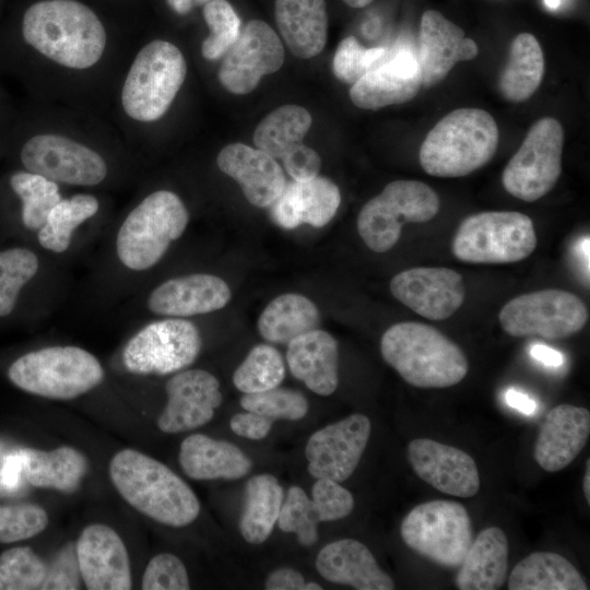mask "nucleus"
<instances>
[{
  "label": "nucleus",
  "instance_id": "obj_1",
  "mask_svg": "<svg viewBox=\"0 0 590 590\" xmlns=\"http://www.w3.org/2000/svg\"><path fill=\"white\" fill-rule=\"evenodd\" d=\"M25 42L52 61L86 69L102 57L107 35L97 15L76 0H43L24 13Z\"/></svg>",
  "mask_w": 590,
  "mask_h": 590
},
{
  "label": "nucleus",
  "instance_id": "obj_2",
  "mask_svg": "<svg viewBox=\"0 0 590 590\" xmlns=\"http://www.w3.org/2000/svg\"><path fill=\"white\" fill-rule=\"evenodd\" d=\"M109 475L122 498L149 518L170 527H185L200 512V503L175 472L133 449L117 452Z\"/></svg>",
  "mask_w": 590,
  "mask_h": 590
},
{
  "label": "nucleus",
  "instance_id": "obj_3",
  "mask_svg": "<svg viewBox=\"0 0 590 590\" xmlns=\"http://www.w3.org/2000/svg\"><path fill=\"white\" fill-rule=\"evenodd\" d=\"M385 362L408 384L418 388H447L468 374L463 351L437 329L420 322H398L380 341Z\"/></svg>",
  "mask_w": 590,
  "mask_h": 590
},
{
  "label": "nucleus",
  "instance_id": "obj_4",
  "mask_svg": "<svg viewBox=\"0 0 590 590\" xmlns=\"http://www.w3.org/2000/svg\"><path fill=\"white\" fill-rule=\"evenodd\" d=\"M498 141V127L489 113L455 109L427 133L420 149V164L432 176H467L492 160Z\"/></svg>",
  "mask_w": 590,
  "mask_h": 590
},
{
  "label": "nucleus",
  "instance_id": "obj_5",
  "mask_svg": "<svg viewBox=\"0 0 590 590\" xmlns=\"http://www.w3.org/2000/svg\"><path fill=\"white\" fill-rule=\"evenodd\" d=\"M189 222L181 199L168 190L145 197L125 219L116 238L120 262L133 271L155 266L178 239Z\"/></svg>",
  "mask_w": 590,
  "mask_h": 590
},
{
  "label": "nucleus",
  "instance_id": "obj_6",
  "mask_svg": "<svg viewBox=\"0 0 590 590\" xmlns=\"http://www.w3.org/2000/svg\"><path fill=\"white\" fill-rule=\"evenodd\" d=\"M13 385L25 392L55 400H71L104 379L99 361L78 346H49L15 359L8 369Z\"/></svg>",
  "mask_w": 590,
  "mask_h": 590
},
{
  "label": "nucleus",
  "instance_id": "obj_7",
  "mask_svg": "<svg viewBox=\"0 0 590 590\" xmlns=\"http://www.w3.org/2000/svg\"><path fill=\"white\" fill-rule=\"evenodd\" d=\"M187 74L184 55L174 44L155 39L135 56L121 102L126 114L143 122L160 119L170 107Z\"/></svg>",
  "mask_w": 590,
  "mask_h": 590
},
{
  "label": "nucleus",
  "instance_id": "obj_8",
  "mask_svg": "<svg viewBox=\"0 0 590 590\" xmlns=\"http://www.w3.org/2000/svg\"><path fill=\"white\" fill-rule=\"evenodd\" d=\"M536 247L532 220L515 211H488L465 217L452 240L457 259L469 263H511Z\"/></svg>",
  "mask_w": 590,
  "mask_h": 590
},
{
  "label": "nucleus",
  "instance_id": "obj_9",
  "mask_svg": "<svg viewBox=\"0 0 590 590\" xmlns=\"http://www.w3.org/2000/svg\"><path fill=\"white\" fill-rule=\"evenodd\" d=\"M439 198L418 180H394L370 199L357 216V231L376 252L390 250L399 240L404 223H424L439 211Z\"/></svg>",
  "mask_w": 590,
  "mask_h": 590
},
{
  "label": "nucleus",
  "instance_id": "obj_10",
  "mask_svg": "<svg viewBox=\"0 0 590 590\" xmlns=\"http://www.w3.org/2000/svg\"><path fill=\"white\" fill-rule=\"evenodd\" d=\"M400 533L414 552L447 568L459 567L473 542L469 512L453 500L415 506L402 520Z\"/></svg>",
  "mask_w": 590,
  "mask_h": 590
},
{
  "label": "nucleus",
  "instance_id": "obj_11",
  "mask_svg": "<svg viewBox=\"0 0 590 590\" xmlns=\"http://www.w3.org/2000/svg\"><path fill=\"white\" fill-rule=\"evenodd\" d=\"M563 145L564 130L558 120L544 117L533 123L503 172L506 191L526 202L547 194L562 173Z\"/></svg>",
  "mask_w": 590,
  "mask_h": 590
},
{
  "label": "nucleus",
  "instance_id": "obj_12",
  "mask_svg": "<svg viewBox=\"0 0 590 590\" xmlns=\"http://www.w3.org/2000/svg\"><path fill=\"white\" fill-rule=\"evenodd\" d=\"M589 314L575 294L546 288L510 299L499 312V323L512 337L540 335L559 340L579 332Z\"/></svg>",
  "mask_w": 590,
  "mask_h": 590
},
{
  "label": "nucleus",
  "instance_id": "obj_13",
  "mask_svg": "<svg viewBox=\"0 0 590 590\" xmlns=\"http://www.w3.org/2000/svg\"><path fill=\"white\" fill-rule=\"evenodd\" d=\"M201 350L198 328L186 319L154 321L139 330L122 351L126 369L137 375H167L191 365Z\"/></svg>",
  "mask_w": 590,
  "mask_h": 590
},
{
  "label": "nucleus",
  "instance_id": "obj_14",
  "mask_svg": "<svg viewBox=\"0 0 590 590\" xmlns=\"http://www.w3.org/2000/svg\"><path fill=\"white\" fill-rule=\"evenodd\" d=\"M284 57V47L275 31L262 20H251L223 56L217 76L228 92L245 95L252 92L266 74L280 70Z\"/></svg>",
  "mask_w": 590,
  "mask_h": 590
},
{
  "label": "nucleus",
  "instance_id": "obj_15",
  "mask_svg": "<svg viewBox=\"0 0 590 590\" xmlns=\"http://www.w3.org/2000/svg\"><path fill=\"white\" fill-rule=\"evenodd\" d=\"M27 172L55 182L95 186L107 175L104 158L90 148L59 134H37L21 150Z\"/></svg>",
  "mask_w": 590,
  "mask_h": 590
},
{
  "label": "nucleus",
  "instance_id": "obj_16",
  "mask_svg": "<svg viewBox=\"0 0 590 590\" xmlns=\"http://www.w3.org/2000/svg\"><path fill=\"white\" fill-rule=\"evenodd\" d=\"M370 430L369 418L355 413L315 432L305 448L310 475L339 483L347 480L358 465Z\"/></svg>",
  "mask_w": 590,
  "mask_h": 590
},
{
  "label": "nucleus",
  "instance_id": "obj_17",
  "mask_svg": "<svg viewBox=\"0 0 590 590\" xmlns=\"http://www.w3.org/2000/svg\"><path fill=\"white\" fill-rule=\"evenodd\" d=\"M353 508L350 491L339 482L317 479L311 499L298 486L288 488L276 522L282 531L295 533L300 545L311 546L318 541L319 522L345 518Z\"/></svg>",
  "mask_w": 590,
  "mask_h": 590
},
{
  "label": "nucleus",
  "instance_id": "obj_18",
  "mask_svg": "<svg viewBox=\"0 0 590 590\" xmlns=\"http://www.w3.org/2000/svg\"><path fill=\"white\" fill-rule=\"evenodd\" d=\"M422 87L416 54L405 45L387 55L352 84L350 97L362 109H378L413 99Z\"/></svg>",
  "mask_w": 590,
  "mask_h": 590
},
{
  "label": "nucleus",
  "instance_id": "obj_19",
  "mask_svg": "<svg viewBox=\"0 0 590 590\" xmlns=\"http://www.w3.org/2000/svg\"><path fill=\"white\" fill-rule=\"evenodd\" d=\"M392 295L403 305L429 320H445L464 300L461 274L449 268H412L394 275Z\"/></svg>",
  "mask_w": 590,
  "mask_h": 590
},
{
  "label": "nucleus",
  "instance_id": "obj_20",
  "mask_svg": "<svg viewBox=\"0 0 590 590\" xmlns=\"http://www.w3.org/2000/svg\"><path fill=\"white\" fill-rule=\"evenodd\" d=\"M165 389L167 403L157 418V426L167 434L187 432L206 424L223 399L219 380L202 369L174 375Z\"/></svg>",
  "mask_w": 590,
  "mask_h": 590
},
{
  "label": "nucleus",
  "instance_id": "obj_21",
  "mask_svg": "<svg viewBox=\"0 0 590 590\" xmlns=\"http://www.w3.org/2000/svg\"><path fill=\"white\" fill-rule=\"evenodd\" d=\"M408 459L416 475L441 493L469 498L480 489L476 463L459 448L416 438L408 446Z\"/></svg>",
  "mask_w": 590,
  "mask_h": 590
},
{
  "label": "nucleus",
  "instance_id": "obj_22",
  "mask_svg": "<svg viewBox=\"0 0 590 590\" xmlns=\"http://www.w3.org/2000/svg\"><path fill=\"white\" fill-rule=\"evenodd\" d=\"M81 578L88 590L131 589L127 548L110 527L95 523L81 532L75 544Z\"/></svg>",
  "mask_w": 590,
  "mask_h": 590
},
{
  "label": "nucleus",
  "instance_id": "obj_23",
  "mask_svg": "<svg viewBox=\"0 0 590 590\" xmlns=\"http://www.w3.org/2000/svg\"><path fill=\"white\" fill-rule=\"evenodd\" d=\"M477 54L476 43L465 37L464 31L439 11L423 13L416 52L422 86L437 85L456 63L471 60Z\"/></svg>",
  "mask_w": 590,
  "mask_h": 590
},
{
  "label": "nucleus",
  "instance_id": "obj_24",
  "mask_svg": "<svg viewBox=\"0 0 590 590\" xmlns=\"http://www.w3.org/2000/svg\"><path fill=\"white\" fill-rule=\"evenodd\" d=\"M219 168L236 180L246 199L255 206H270L286 184L276 160L244 143L224 146L216 158Z\"/></svg>",
  "mask_w": 590,
  "mask_h": 590
},
{
  "label": "nucleus",
  "instance_id": "obj_25",
  "mask_svg": "<svg viewBox=\"0 0 590 590\" xmlns=\"http://www.w3.org/2000/svg\"><path fill=\"white\" fill-rule=\"evenodd\" d=\"M231 297V290L221 278L194 273L167 280L155 287L148 298V307L156 315L189 317L219 310Z\"/></svg>",
  "mask_w": 590,
  "mask_h": 590
},
{
  "label": "nucleus",
  "instance_id": "obj_26",
  "mask_svg": "<svg viewBox=\"0 0 590 590\" xmlns=\"http://www.w3.org/2000/svg\"><path fill=\"white\" fill-rule=\"evenodd\" d=\"M589 434V411L559 404L546 414L534 444L533 457L547 472L563 470L583 449Z\"/></svg>",
  "mask_w": 590,
  "mask_h": 590
},
{
  "label": "nucleus",
  "instance_id": "obj_27",
  "mask_svg": "<svg viewBox=\"0 0 590 590\" xmlns=\"http://www.w3.org/2000/svg\"><path fill=\"white\" fill-rule=\"evenodd\" d=\"M341 203L338 186L329 178L316 176L285 184L283 191L270 205L271 217L285 229L308 224L322 227L335 215Z\"/></svg>",
  "mask_w": 590,
  "mask_h": 590
},
{
  "label": "nucleus",
  "instance_id": "obj_28",
  "mask_svg": "<svg viewBox=\"0 0 590 590\" xmlns=\"http://www.w3.org/2000/svg\"><path fill=\"white\" fill-rule=\"evenodd\" d=\"M317 571L326 580L357 590H392L394 582L362 542L342 539L323 546L316 558Z\"/></svg>",
  "mask_w": 590,
  "mask_h": 590
},
{
  "label": "nucleus",
  "instance_id": "obj_29",
  "mask_svg": "<svg viewBox=\"0 0 590 590\" xmlns=\"http://www.w3.org/2000/svg\"><path fill=\"white\" fill-rule=\"evenodd\" d=\"M286 361L291 374L319 396L332 394L339 384L337 340L327 331L306 332L288 344Z\"/></svg>",
  "mask_w": 590,
  "mask_h": 590
},
{
  "label": "nucleus",
  "instance_id": "obj_30",
  "mask_svg": "<svg viewBox=\"0 0 590 590\" xmlns=\"http://www.w3.org/2000/svg\"><path fill=\"white\" fill-rule=\"evenodd\" d=\"M274 17L292 54L300 59L319 55L328 38L324 0H275Z\"/></svg>",
  "mask_w": 590,
  "mask_h": 590
},
{
  "label": "nucleus",
  "instance_id": "obj_31",
  "mask_svg": "<svg viewBox=\"0 0 590 590\" xmlns=\"http://www.w3.org/2000/svg\"><path fill=\"white\" fill-rule=\"evenodd\" d=\"M179 463L193 480H236L252 467L251 460L234 444L193 434L180 445Z\"/></svg>",
  "mask_w": 590,
  "mask_h": 590
},
{
  "label": "nucleus",
  "instance_id": "obj_32",
  "mask_svg": "<svg viewBox=\"0 0 590 590\" xmlns=\"http://www.w3.org/2000/svg\"><path fill=\"white\" fill-rule=\"evenodd\" d=\"M456 577L460 590H497L507 579L508 540L498 527L482 530L472 542Z\"/></svg>",
  "mask_w": 590,
  "mask_h": 590
},
{
  "label": "nucleus",
  "instance_id": "obj_33",
  "mask_svg": "<svg viewBox=\"0 0 590 590\" xmlns=\"http://www.w3.org/2000/svg\"><path fill=\"white\" fill-rule=\"evenodd\" d=\"M16 453L26 480L36 487L71 493L76 489L87 470L85 457L69 446L51 451L23 448Z\"/></svg>",
  "mask_w": 590,
  "mask_h": 590
},
{
  "label": "nucleus",
  "instance_id": "obj_34",
  "mask_svg": "<svg viewBox=\"0 0 590 590\" xmlns=\"http://www.w3.org/2000/svg\"><path fill=\"white\" fill-rule=\"evenodd\" d=\"M509 590H587L577 568L553 552H534L521 559L511 570Z\"/></svg>",
  "mask_w": 590,
  "mask_h": 590
},
{
  "label": "nucleus",
  "instance_id": "obj_35",
  "mask_svg": "<svg viewBox=\"0 0 590 590\" xmlns=\"http://www.w3.org/2000/svg\"><path fill=\"white\" fill-rule=\"evenodd\" d=\"M320 315L317 306L300 294H282L272 299L261 312L258 330L272 343L288 344L295 338L318 329Z\"/></svg>",
  "mask_w": 590,
  "mask_h": 590
},
{
  "label": "nucleus",
  "instance_id": "obj_36",
  "mask_svg": "<svg viewBox=\"0 0 590 590\" xmlns=\"http://www.w3.org/2000/svg\"><path fill=\"white\" fill-rule=\"evenodd\" d=\"M283 500V488L273 475L258 474L247 481L239 530L248 543L260 544L268 540Z\"/></svg>",
  "mask_w": 590,
  "mask_h": 590
},
{
  "label": "nucleus",
  "instance_id": "obj_37",
  "mask_svg": "<svg viewBox=\"0 0 590 590\" xmlns=\"http://www.w3.org/2000/svg\"><path fill=\"white\" fill-rule=\"evenodd\" d=\"M543 74L540 43L532 34L520 33L511 42L508 62L498 81L500 94L512 103L524 102L539 88Z\"/></svg>",
  "mask_w": 590,
  "mask_h": 590
},
{
  "label": "nucleus",
  "instance_id": "obj_38",
  "mask_svg": "<svg viewBox=\"0 0 590 590\" xmlns=\"http://www.w3.org/2000/svg\"><path fill=\"white\" fill-rule=\"evenodd\" d=\"M312 118L298 105H283L268 114L253 132V143L274 160L283 161L303 144Z\"/></svg>",
  "mask_w": 590,
  "mask_h": 590
},
{
  "label": "nucleus",
  "instance_id": "obj_39",
  "mask_svg": "<svg viewBox=\"0 0 590 590\" xmlns=\"http://www.w3.org/2000/svg\"><path fill=\"white\" fill-rule=\"evenodd\" d=\"M98 209V200L92 194L80 193L61 199L38 229L40 246L57 253L67 251L74 229L94 216Z\"/></svg>",
  "mask_w": 590,
  "mask_h": 590
},
{
  "label": "nucleus",
  "instance_id": "obj_40",
  "mask_svg": "<svg viewBox=\"0 0 590 590\" xmlns=\"http://www.w3.org/2000/svg\"><path fill=\"white\" fill-rule=\"evenodd\" d=\"M10 186L22 201V222L31 231H38L62 199L57 182L35 173H14Z\"/></svg>",
  "mask_w": 590,
  "mask_h": 590
},
{
  "label": "nucleus",
  "instance_id": "obj_41",
  "mask_svg": "<svg viewBox=\"0 0 590 590\" xmlns=\"http://www.w3.org/2000/svg\"><path fill=\"white\" fill-rule=\"evenodd\" d=\"M284 376L285 365L280 352L269 344H259L234 371L233 384L244 393H255L279 387Z\"/></svg>",
  "mask_w": 590,
  "mask_h": 590
},
{
  "label": "nucleus",
  "instance_id": "obj_42",
  "mask_svg": "<svg viewBox=\"0 0 590 590\" xmlns=\"http://www.w3.org/2000/svg\"><path fill=\"white\" fill-rule=\"evenodd\" d=\"M38 267L37 256L27 248L0 251V317L13 311L21 290L35 276Z\"/></svg>",
  "mask_w": 590,
  "mask_h": 590
},
{
  "label": "nucleus",
  "instance_id": "obj_43",
  "mask_svg": "<svg viewBox=\"0 0 590 590\" xmlns=\"http://www.w3.org/2000/svg\"><path fill=\"white\" fill-rule=\"evenodd\" d=\"M203 17L210 30L201 45L202 56L206 60L223 58L238 38L241 21L227 0H211L203 5Z\"/></svg>",
  "mask_w": 590,
  "mask_h": 590
},
{
  "label": "nucleus",
  "instance_id": "obj_44",
  "mask_svg": "<svg viewBox=\"0 0 590 590\" xmlns=\"http://www.w3.org/2000/svg\"><path fill=\"white\" fill-rule=\"evenodd\" d=\"M47 567L28 546H17L0 554V590L42 589Z\"/></svg>",
  "mask_w": 590,
  "mask_h": 590
},
{
  "label": "nucleus",
  "instance_id": "obj_45",
  "mask_svg": "<svg viewBox=\"0 0 590 590\" xmlns=\"http://www.w3.org/2000/svg\"><path fill=\"white\" fill-rule=\"evenodd\" d=\"M240 405L246 411L255 412L273 421H298L308 411V402L297 390L272 388L261 392L245 393Z\"/></svg>",
  "mask_w": 590,
  "mask_h": 590
},
{
  "label": "nucleus",
  "instance_id": "obj_46",
  "mask_svg": "<svg viewBox=\"0 0 590 590\" xmlns=\"http://www.w3.org/2000/svg\"><path fill=\"white\" fill-rule=\"evenodd\" d=\"M387 47L366 48L354 36L343 38L332 61L334 75L346 84H354L387 55Z\"/></svg>",
  "mask_w": 590,
  "mask_h": 590
},
{
  "label": "nucleus",
  "instance_id": "obj_47",
  "mask_svg": "<svg viewBox=\"0 0 590 590\" xmlns=\"http://www.w3.org/2000/svg\"><path fill=\"white\" fill-rule=\"evenodd\" d=\"M48 524L46 511L36 505L0 506V543L31 539Z\"/></svg>",
  "mask_w": 590,
  "mask_h": 590
},
{
  "label": "nucleus",
  "instance_id": "obj_48",
  "mask_svg": "<svg viewBox=\"0 0 590 590\" xmlns=\"http://www.w3.org/2000/svg\"><path fill=\"white\" fill-rule=\"evenodd\" d=\"M141 586L144 590H187L190 588L185 565L170 553L158 554L149 562Z\"/></svg>",
  "mask_w": 590,
  "mask_h": 590
},
{
  "label": "nucleus",
  "instance_id": "obj_49",
  "mask_svg": "<svg viewBox=\"0 0 590 590\" xmlns=\"http://www.w3.org/2000/svg\"><path fill=\"white\" fill-rule=\"evenodd\" d=\"M80 575L75 547L69 544L59 553L51 568L47 569L42 589H79Z\"/></svg>",
  "mask_w": 590,
  "mask_h": 590
},
{
  "label": "nucleus",
  "instance_id": "obj_50",
  "mask_svg": "<svg viewBox=\"0 0 590 590\" xmlns=\"http://www.w3.org/2000/svg\"><path fill=\"white\" fill-rule=\"evenodd\" d=\"M286 173L293 180L302 181L318 176L321 158L318 153L304 143L283 161Z\"/></svg>",
  "mask_w": 590,
  "mask_h": 590
},
{
  "label": "nucleus",
  "instance_id": "obj_51",
  "mask_svg": "<svg viewBox=\"0 0 590 590\" xmlns=\"http://www.w3.org/2000/svg\"><path fill=\"white\" fill-rule=\"evenodd\" d=\"M273 420L255 412L235 414L231 422L232 430L248 439L259 440L264 438L271 430Z\"/></svg>",
  "mask_w": 590,
  "mask_h": 590
},
{
  "label": "nucleus",
  "instance_id": "obj_52",
  "mask_svg": "<svg viewBox=\"0 0 590 590\" xmlns=\"http://www.w3.org/2000/svg\"><path fill=\"white\" fill-rule=\"evenodd\" d=\"M305 579L300 573L292 568L273 570L264 582L267 590H304Z\"/></svg>",
  "mask_w": 590,
  "mask_h": 590
},
{
  "label": "nucleus",
  "instance_id": "obj_53",
  "mask_svg": "<svg viewBox=\"0 0 590 590\" xmlns=\"http://www.w3.org/2000/svg\"><path fill=\"white\" fill-rule=\"evenodd\" d=\"M22 472V463L19 455H9L2 469V482L7 487L13 488L19 484L20 474Z\"/></svg>",
  "mask_w": 590,
  "mask_h": 590
},
{
  "label": "nucleus",
  "instance_id": "obj_54",
  "mask_svg": "<svg viewBox=\"0 0 590 590\" xmlns=\"http://www.w3.org/2000/svg\"><path fill=\"white\" fill-rule=\"evenodd\" d=\"M531 356L550 367H558L563 364V355L558 351L543 344H535L530 350Z\"/></svg>",
  "mask_w": 590,
  "mask_h": 590
},
{
  "label": "nucleus",
  "instance_id": "obj_55",
  "mask_svg": "<svg viewBox=\"0 0 590 590\" xmlns=\"http://www.w3.org/2000/svg\"><path fill=\"white\" fill-rule=\"evenodd\" d=\"M506 402L512 409L527 415L533 414L536 408L535 402L529 396L515 389H509L506 392Z\"/></svg>",
  "mask_w": 590,
  "mask_h": 590
},
{
  "label": "nucleus",
  "instance_id": "obj_56",
  "mask_svg": "<svg viewBox=\"0 0 590 590\" xmlns=\"http://www.w3.org/2000/svg\"><path fill=\"white\" fill-rule=\"evenodd\" d=\"M211 0H166L169 8L179 15L188 14L194 7L204 5Z\"/></svg>",
  "mask_w": 590,
  "mask_h": 590
},
{
  "label": "nucleus",
  "instance_id": "obj_57",
  "mask_svg": "<svg viewBox=\"0 0 590 590\" xmlns=\"http://www.w3.org/2000/svg\"><path fill=\"white\" fill-rule=\"evenodd\" d=\"M578 251L580 253V258L582 261L583 267L589 272V237H583L578 246Z\"/></svg>",
  "mask_w": 590,
  "mask_h": 590
},
{
  "label": "nucleus",
  "instance_id": "obj_58",
  "mask_svg": "<svg viewBox=\"0 0 590 590\" xmlns=\"http://www.w3.org/2000/svg\"><path fill=\"white\" fill-rule=\"evenodd\" d=\"M585 498L590 504V460H587L586 472L582 482Z\"/></svg>",
  "mask_w": 590,
  "mask_h": 590
},
{
  "label": "nucleus",
  "instance_id": "obj_59",
  "mask_svg": "<svg viewBox=\"0 0 590 590\" xmlns=\"http://www.w3.org/2000/svg\"><path fill=\"white\" fill-rule=\"evenodd\" d=\"M345 4H347L351 8H364L371 3L374 0H342Z\"/></svg>",
  "mask_w": 590,
  "mask_h": 590
},
{
  "label": "nucleus",
  "instance_id": "obj_60",
  "mask_svg": "<svg viewBox=\"0 0 590 590\" xmlns=\"http://www.w3.org/2000/svg\"><path fill=\"white\" fill-rule=\"evenodd\" d=\"M544 3L548 9L556 10L560 4V0H544Z\"/></svg>",
  "mask_w": 590,
  "mask_h": 590
},
{
  "label": "nucleus",
  "instance_id": "obj_61",
  "mask_svg": "<svg viewBox=\"0 0 590 590\" xmlns=\"http://www.w3.org/2000/svg\"><path fill=\"white\" fill-rule=\"evenodd\" d=\"M322 587L317 582H305L304 590H320Z\"/></svg>",
  "mask_w": 590,
  "mask_h": 590
}]
</instances>
